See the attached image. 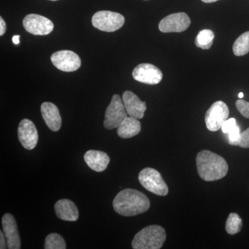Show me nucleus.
<instances>
[{
	"label": "nucleus",
	"mask_w": 249,
	"mask_h": 249,
	"mask_svg": "<svg viewBox=\"0 0 249 249\" xmlns=\"http://www.w3.org/2000/svg\"><path fill=\"white\" fill-rule=\"evenodd\" d=\"M114 211L124 217L144 213L150 209V202L143 193L127 188L121 191L113 201Z\"/></svg>",
	"instance_id": "nucleus-1"
},
{
	"label": "nucleus",
	"mask_w": 249,
	"mask_h": 249,
	"mask_svg": "<svg viewBox=\"0 0 249 249\" xmlns=\"http://www.w3.org/2000/svg\"><path fill=\"white\" fill-rule=\"evenodd\" d=\"M196 168L199 177L206 181L221 179L227 175L229 165L221 156L209 150H203L197 154Z\"/></svg>",
	"instance_id": "nucleus-2"
},
{
	"label": "nucleus",
	"mask_w": 249,
	"mask_h": 249,
	"mask_svg": "<svg viewBox=\"0 0 249 249\" xmlns=\"http://www.w3.org/2000/svg\"><path fill=\"white\" fill-rule=\"evenodd\" d=\"M166 234L164 229L158 225L144 228L134 236L132 242L134 249H160L163 247Z\"/></svg>",
	"instance_id": "nucleus-3"
},
{
	"label": "nucleus",
	"mask_w": 249,
	"mask_h": 249,
	"mask_svg": "<svg viewBox=\"0 0 249 249\" xmlns=\"http://www.w3.org/2000/svg\"><path fill=\"white\" fill-rule=\"evenodd\" d=\"M139 181L147 191L159 196H165L168 187L160 174L151 168H144L139 175Z\"/></svg>",
	"instance_id": "nucleus-4"
},
{
	"label": "nucleus",
	"mask_w": 249,
	"mask_h": 249,
	"mask_svg": "<svg viewBox=\"0 0 249 249\" xmlns=\"http://www.w3.org/2000/svg\"><path fill=\"white\" fill-rule=\"evenodd\" d=\"M91 22L93 27L98 30L114 32L124 26V18L119 13L101 11L93 15Z\"/></svg>",
	"instance_id": "nucleus-5"
},
{
	"label": "nucleus",
	"mask_w": 249,
	"mask_h": 249,
	"mask_svg": "<svg viewBox=\"0 0 249 249\" xmlns=\"http://www.w3.org/2000/svg\"><path fill=\"white\" fill-rule=\"evenodd\" d=\"M127 115L128 114L120 96L114 94L105 114V127L107 129L118 128L121 123L127 117Z\"/></svg>",
	"instance_id": "nucleus-6"
},
{
	"label": "nucleus",
	"mask_w": 249,
	"mask_h": 249,
	"mask_svg": "<svg viewBox=\"0 0 249 249\" xmlns=\"http://www.w3.org/2000/svg\"><path fill=\"white\" fill-rule=\"evenodd\" d=\"M229 116V109L227 105L223 101L214 103L206 111L205 123L206 127L211 132H216L222 128L223 124Z\"/></svg>",
	"instance_id": "nucleus-7"
},
{
	"label": "nucleus",
	"mask_w": 249,
	"mask_h": 249,
	"mask_svg": "<svg viewBox=\"0 0 249 249\" xmlns=\"http://www.w3.org/2000/svg\"><path fill=\"white\" fill-rule=\"evenodd\" d=\"M23 26L27 32L35 36L48 35L54 28L52 20L37 14L27 15L23 20Z\"/></svg>",
	"instance_id": "nucleus-8"
},
{
	"label": "nucleus",
	"mask_w": 249,
	"mask_h": 249,
	"mask_svg": "<svg viewBox=\"0 0 249 249\" xmlns=\"http://www.w3.org/2000/svg\"><path fill=\"white\" fill-rule=\"evenodd\" d=\"M54 66L60 71H76L81 66V60L78 54L72 51L62 50L55 52L51 57Z\"/></svg>",
	"instance_id": "nucleus-9"
},
{
	"label": "nucleus",
	"mask_w": 249,
	"mask_h": 249,
	"mask_svg": "<svg viewBox=\"0 0 249 249\" xmlns=\"http://www.w3.org/2000/svg\"><path fill=\"white\" fill-rule=\"evenodd\" d=\"M191 19L185 13H177L166 16L160 20L159 29L163 33H181L191 25Z\"/></svg>",
	"instance_id": "nucleus-10"
},
{
	"label": "nucleus",
	"mask_w": 249,
	"mask_h": 249,
	"mask_svg": "<svg viewBox=\"0 0 249 249\" xmlns=\"http://www.w3.org/2000/svg\"><path fill=\"white\" fill-rule=\"evenodd\" d=\"M134 79L147 85H157L161 81L163 73L158 68L150 63H142L132 71Z\"/></svg>",
	"instance_id": "nucleus-11"
},
{
	"label": "nucleus",
	"mask_w": 249,
	"mask_h": 249,
	"mask_svg": "<svg viewBox=\"0 0 249 249\" xmlns=\"http://www.w3.org/2000/svg\"><path fill=\"white\" fill-rule=\"evenodd\" d=\"M18 139L23 147L27 150L35 148L38 141V134L35 124L29 119H23L18 127Z\"/></svg>",
	"instance_id": "nucleus-12"
},
{
	"label": "nucleus",
	"mask_w": 249,
	"mask_h": 249,
	"mask_svg": "<svg viewBox=\"0 0 249 249\" xmlns=\"http://www.w3.org/2000/svg\"><path fill=\"white\" fill-rule=\"evenodd\" d=\"M1 224L7 242V248L20 249V238L18 232L17 223L14 216L10 213L5 214L1 219Z\"/></svg>",
	"instance_id": "nucleus-13"
},
{
	"label": "nucleus",
	"mask_w": 249,
	"mask_h": 249,
	"mask_svg": "<svg viewBox=\"0 0 249 249\" xmlns=\"http://www.w3.org/2000/svg\"><path fill=\"white\" fill-rule=\"evenodd\" d=\"M123 102L129 116L142 119L147 109L146 103L142 102L138 96L130 91H125L123 94Z\"/></svg>",
	"instance_id": "nucleus-14"
},
{
	"label": "nucleus",
	"mask_w": 249,
	"mask_h": 249,
	"mask_svg": "<svg viewBox=\"0 0 249 249\" xmlns=\"http://www.w3.org/2000/svg\"><path fill=\"white\" fill-rule=\"evenodd\" d=\"M41 113L49 128L57 132L62 125V119L58 108L53 103L45 102L41 106Z\"/></svg>",
	"instance_id": "nucleus-15"
},
{
	"label": "nucleus",
	"mask_w": 249,
	"mask_h": 249,
	"mask_svg": "<svg viewBox=\"0 0 249 249\" xmlns=\"http://www.w3.org/2000/svg\"><path fill=\"white\" fill-rule=\"evenodd\" d=\"M84 160L91 170L98 173L106 170L110 160L106 152L98 150H88L85 154Z\"/></svg>",
	"instance_id": "nucleus-16"
},
{
	"label": "nucleus",
	"mask_w": 249,
	"mask_h": 249,
	"mask_svg": "<svg viewBox=\"0 0 249 249\" xmlns=\"http://www.w3.org/2000/svg\"><path fill=\"white\" fill-rule=\"evenodd\" d=\"M57 217L62 220L74 222L78 219L79 213L76 205L69 199H60L55 204Z\"/></svg>",
	"instance_id": "nucleus-17"
},
{
	"label": "nucleus",
	"mask_w": 249,
	"mask_h": 249,
	"mask_svg": "<svg viewBox=\"0 0 249 249\" xmlns=\"http://www.w3.org/2000/svg\"><path fill=\"white\" fill-rule=\"evenodd\" d=\"M142 124L140 121L132 116H127L117 129V134L121 138L129 139L137 136L141 132Z\"/></svg>",
	"instance_id": "nucleus-18"
},
{
	"label": "nucleus",
	"mask_w": 249,
	"mask_h": 249,
	"mask_svg": "<svg viewBox=\"0 0 249 249\" xmlns=\"http://www.w3.org/2000/svg\"><path fill=\"white\" fill-rule=\"evenodd\" d=\"M214 38L213 31L210 29H204L199 31L196 38V45L198 48L207 50L212 47Z\"/></svg>",
	"instance_id": "nucleus-19"
},
{
	"label": "nucleus",
	"mask_w": 249,
	"mask_h": 249,
	"mask_svg": "<svg viewBox=\"0 0 249 249\" xmlns=\"http://www.w3.org/2000/svg\"><path fill=\"white\" fill-rule=\"evenodd\" d=\"M232 51L236 56H242L249 52V31L244 33L235 41Z\"/></svg>",
	"instance_id": "nucleus-20"
},
{
	"label": "nucleus",
	"mask_w": 249,
	"mask_h": 249,
	"mask_svg": "<svg viewBox=\"0 0 249 249\" xmlns=\"http://www.w3.org/2000/svg\"><path fill=\"white\" fill-rule=\"evenodd\" d=\"M242 228V220L237 213H231L226 223V231L230 235H235L240 231Z\"/></svg>",
	"instance_id": "nucleus-21"
},
{
	"label": "nucleus",
	"mask_w": 249,
	"mask_h": 249,
	"mask_svg": "<svg viewBox=\"0 0 249 249\" xmlns=\"http://www.w3.org/2000/svg\"><path fill=\"white\" fill-rule=\"evenodd\" d=\"M45 249H65L66 244L62 236L57 233H51L46 237Z\"/></svg>",
	"instance_id": "nucleus-22"
},
{
	"label": "nucleus",
	"mask_w": 249,
	"mask_h": 249,
	"mask_svg": "<svg viewBox=\"0 0 249 249\" xmlns=\"http://www.w3.org/2000/svg\"><path fill=\"white\" fill-rule=\"evenodd\" d=\"M231 145L240 146L243 148H249V127L243 132H241L239 138L231 142Z\"/></svg>",
	"instance_id": "nucleus-23"
},
{
	"label": "nucleus",
	"mask_w": 249,
	"mask_h": 249,
	"mask_svg": "<svg viewBox=\"0 0 249 249\" xmlns=\"http://www.w3.org/2000/svg\"><path fill=\"white\" fill-rule=\"evenodd\" d=\"M236 107L237 110L240 111L242 116L247 119H249V102L244 100H237L235 103Z\"/></svg>",
	"instance_id": "nucleus-24"
},
{
	"label": "nucleus",
	"mask_w": 249,
	"mask_h": 249,
	"mask_svg": "<svg viewBox=\"0 0 249 249\" xmlns=\"http://www.w3.org/2000/svg\"><path fill=\"white\" fill-rule=\"evenodd\" d=\"M236 125H237V122H236L235 119L231 118V119H227L224 122L221 129L224 133L229 134Z\"/></svg>",
	"instance_id": "nucleus-25"
},
{
	"label": "nucleus",
	"mask_w": 249,
	"mask_h": 249,
	"mask_svg": "<svg viewBox=\"0 0 249 249\" xmlns=\"http://www.w3.org/2000/svg\"><path fill=\"white\" fill-rule=\"evenodd\" d=\"M7 248V242H6V237L3 232L0 231V249H5Z\"/></svg>",
	"instance_id": "nucleus-26"
},
{
	"label": "nucleus",
	"mask_w": 249,
	"mask_h": 249,
	"mask_svg": "<svg viewBox=\"0 0 249 249\" xmlns=\"http://www.w3.org/2000/svg\"><path fill=\"white\" fill-rule=\"evenodd\" d=\"M6 22L2 18H0V36H3L6 32Z\"/></svg>",
	"instance_id": "nucleus-27"
},
{
	"label": "nucleus",
	"mask_w": 249,
	"mask_h": 249,
	"mask_svg": "<svg viewBox=\"0 0 249 249\" xmlns=\"http://www.w3.org/2000/svg\"><path fill=\"white\" fill-rule=\"evenodd\" d=\"M13 42L16 45H18L19 43V36H15L13 37Z\"/></svg>",
	"instance_id": "nucleus-28"
},
{
	"label": "nucleus",
	"mask_w": 249,
	"mask_h": 249,
	"mask_svg": "<svg viewBox=\"0 0 249 249\" xmlns=\"http://www.w3.org/2000/svg\"><path fill=\"white\" fill-rule=\"evenodd\" d=\"M204 3H213L215 2V1H218V0H201Z\"/></svg>",
	"instance_id": "nucleus-29"
},
{
	"label": "nucleus",
	"mask_w": 249,
	"mask_h": 249,
	"mask_svg": "<svg viewBox=\"0 0 249 249\" xmlns=\"http://www.w3.org/2000/svg\"><path fill=\"white\" fill-rule=\"evenodd\" d=\"M238 97L240 98V99H242V98L244 97V93L242 92L239 93Z\"/></svg>",
	"instance_id": "nucleus-30"
},
{
	"label": "nucleus",
	"mask_w": 249,
	"mask_h": 249,
	"mask_svg": "<svg viewBox=\"0 0 249 249\" xmlns=\"http://www.w3.org/2000/svg\"><path fill=\"white\" fill-rule=\"evenodd\" d=\"M50 1H58V0H50Z\"/></svg>",
	"instance_id": "nucleus-31"
}]
</instances>
